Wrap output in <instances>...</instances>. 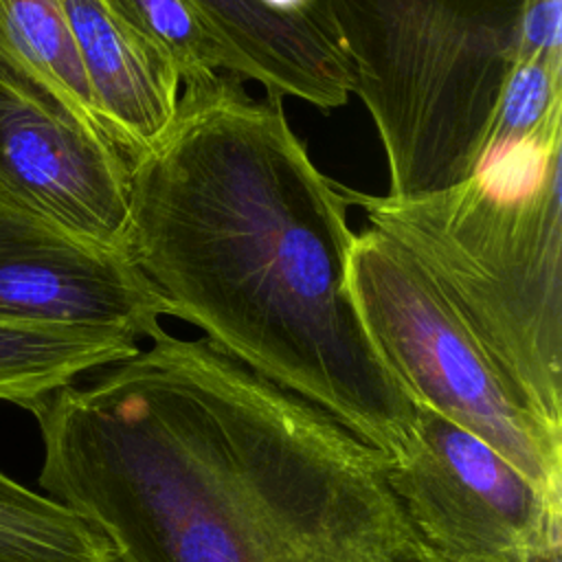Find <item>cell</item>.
Wrapping results in <instances>:
<instances>
[{
    "label": "cell",
    "mask_w": 562,
    "mask_h": 562,
    "mask_svg": "<svg viewBox=\"0 0 562 562\" xmlns=\"http://www.w3.org/2000/svg\"><path fill=\"white\" fill-rule=\"evenodd\" d=\"M31 415L40 487L116 562H443L378 448L204 336L165 331Z\"/></svg>",
    "instance_id": "cell-1"
},
{
    "label": "cell",
    "mask_w": 562,
    "mask_h": 562,
    "mask_svg": "<svg viewBox=\"0 0 562 562\" xmlns=\"http://www.w3.org/2000/svg\"><path fill=\"white\" fill-rule=\"evenodd\" d=\"M347 211L283 99L224 72L184 90L169 134L130 162L127 252L171 316L400 463L415 404L358 314Z\"/></svg>",
    "instance_id": "cell-2"
},
{
    "label": "cell",
    "mask_w": 562,
    "mask_h": 562,
    "mask_svg": "<svg viewBox=\"0 0 562 562\" xmlns=\"http://www.w3.org/2000/svg\"><path fill=\"white\" fill-rule=\"evenodd\" d=\"M562 132L492 149L468 180L391 198L345 187L437 283L518 400L562 430Z\"/></svg>",
    "instance_id": "cell-3"
},
{
    "label": "cell",
    "mask_w": 562,
    "mask_h": 562,
    "mask_svg": "<svg viewBox=\"0 0 562 562\" xmlns=\"http://www.w3.org/2000/svg\"><path fill=\"white\" fill-rule=\"evenodd\" d=\"M527 0H327L391 198L474 176L516 64Z\"/></svg>",
    "instance_id": "cell-4"
},
{
    "label": "cell",
    "mask_w": 562,
    "mask_h": 562,
    "mask_svg": "<svg viewBox=\"0 0 562 562\" xmlns=\"http://www.w3.org/2000/svg\"><path fill=\"white\" fill-rule=\"evenodd\" d=\"M349 279L371 342L413 404L474 432L562 501V430L518 400L426 270L369 226L356 233Z\"/></svg>",
    "instance_id": "cell-5"
},
{
    "label": "cell",
    "mask_w": 562,
    "mask_h": 562,
    "mask_svg": "<svg viewBox=\"0 0 562 562\" xmlns=\"http://www.w3.org/2000/svg\"><path fill=\"white\" fill-rule=\"evenodd\" d=\"M389 483L443 562H542L562 555V501L547 496L474 432L417 404L415 441Z\"/></svg>",
    "instance_id": "cell-6"
},
{
    "label": "cell",
    "mask_w": 562,
    "mask_h": 562,
    "mask_svg": "<svg viewBox=\"0 0 562 562\" xmlns=\"http://www.w3.org/2000/svg\"><path fill=\"white\" fill-rule=\"evenodd\" d=\"M0 198L127 252L130 162L0 61Z\"/></svg>",
    "instance_id": "cell-7"
},
{
    "label": "cell",
    "mask_w": 562,
    "mask_h": 562,
    "mask_svg": "<svg viewBox=\"0 0 562 562\" xmlns=\"http://www.w3.org/2000/svg\"><path fill=\"white\" fill-rule=\"evenodd\" d=\"M171 310L130 252L86 241L0 198V318L110 327L154 340Z\"/></svg>",
    "instance_id": "cell-8"
},
{
    "label": "cell",
    "mask_w": 562,
    "mask_h": 562,
    "mask_svg": "<svg viewBox=\"0 0 562 562\" xmlns=\"http://www.w3.org/2000/svg\"><path fill=\"white\" fill-rule=\"evenodd\" d=\"M224 48L231 72L266 94L336 110L351 97V68L327 0H191Z\"/></svg>",
    "instance_id": "cell-9"
},
{
    "label": "cell",
    "mask_w": 562,
    "mask_h": 562,
    "mask_svg": "<svg viewBox=\"0 0 562 562\" xmlns=\"http://www.w3.org/2000/svg\"><path fill=\"white\" fill-rule=\"evenodd\" d=\"M94 105L127 162L173 127L180 79L171 61L103 0H59Z\"/></svg>",
    "instance_id": "cell-10"
},
{
    "label": "cell",
    "mask_w": 562,
    "mask_h": 562,
    "mask_svg": "<svg viewBox=\"0 0 562 562\" xmlns=\"http://www.w3.org/2000/svg\"><path fill=\"white\" fill-rule=\"evenodd\" d=\"M138 349L121 329L0 318V400L31 413L55 391Z\"/></svg>",
    "instance_id": "cell-11"
},
{
    "label": "cell",
    "mask_w": 562,
    "mask_h": 562,
    "mask_svg": "<svg viewBox=\"0 0 562 562\" xmlns=\"http://www.w3.org/2000/svg\"><path fill=\"white\" fill-rule=\"evenodd\" d=\"M0 61L88 130L112 140L59 0H0Z\"/></svg>",
    "instance_id": "cell-12"
},
{
    "label": "cell",
    "mask_w": 562,
    "mask_h": 562,
    "mask_svg": "<svg viewBox=\"0 0 562 562\" xmlns=\"http://www.w3.org/2000/svg\"><path fill=\"white\" fill-rule=\"evenodd\" d=\"M0 562H116L75 512L0 472Z\"/></svg>",
    "instance_id": "cell-13"
},
{
    "label": "cell",
    "mask_w": 562,
    "mask_h": 562,
    "mask_svg": "<svg viewBox=\"0 0 562 562\" xmlns=\"http://www.w3.org/2000/svg\"><path fill=\"white\" fill-rule=\"evenodd\" d=\"M103 2L132 31L171 61L184 90L209 86L220 75L231 72V61L224 48L191 0Z\"/></svg>",
    "instance_id": "cell-14"
},
{
    "label": "cell",
    "mask_w": 562,
    "mask_h": 562,
    "mask_svg": "<svg viewBox=\"0 0 562 562\" xmlns=\"http://www.w3.org/2000/svg\"><path fill=\"white\" fill-rule=\"evenodd\" d=\"M562 130V61L514 64L487 140L485 151L529 143Z\"/></svg>",
    "instance_id": "cell-15"
},
{
    "label": "cell",
    "mask_w": 562,
    "mask_h": 562,
    "mask_svg": "<svg viewBox=\"0 0 562 562\" xmlns=\"http://www.w3.org/2000/svg\"><path fill=\"white\" fill-rule=\"evenodd\" d=\"M520 61H562V0L525 2L516 48Z\"/></svg>",
    "instance_id": "cell-16"
},
{
    "label": "cell",
    "mask_w": 562,
    "mask_h": 562,
    "mask_svg": "<svg viewBox=\"0 0 562 562\" xmlns=\"http://www.w3.org/2000/svg\"><path fill=\"white\" fill-rule=\"evenodd\" d=\"M542 562H562V555H553V558H547Z\"/></svg>",
    "instance_id": "cell-17"
}]
</instances>
